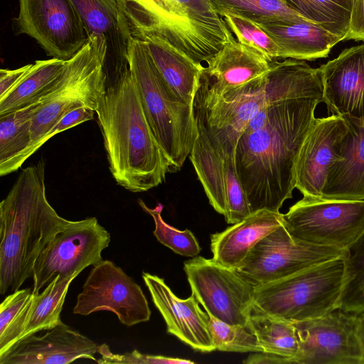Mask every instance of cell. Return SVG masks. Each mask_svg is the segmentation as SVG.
<instances>
[{
  "label": "cell",
  "instance_id": "6da1fadb",
  "mask_svg": "<svg viewBox=\"0 0 364 364\" xmlns=\"http://www.w3.org/2000/svg\"><path fill=\"white\" fill-rule=\"evenodd\" d=\"M321 99L287 97L269 102L239 138L235 162L251 213L279 212L296 188V166Z\"/></svg>",
  "mask_w": 364,
  "mask_h": 364
},
{
  "label": "cell",
  "instance_id": "7a4b0ae2",
  "mask_svg": "<svg viewBox=\"0 0 364 364\" xmlns=\"http://www.w3.org/2000/svg\"><path fill=\"white\" fill-rule=\"evenodd\" d=\"M287 97L323 101L319 68L304 60H274L264 75L228 91L216 93L199 82L193 107L198 129L225 159L235 161L237 141L250 121L269 102Z\"/></svg>",
  "mask_w": 364,
  "mask_h": 364
},
{
  "label": "cell",
  "instance_id": "3957f363",
  "mask_svg": "<svg viewBox=\"0 0 364 364\" xmlns=\"http://www.w3.org/2000/svg\"><path fill=\"white\" fill-rule=\"evenodd\" d=\"M95 113L117 183L133 193L162 183L169 164L148 122L129 68L107 80Z\"/></svg>",
  "mask_w": 364,
  "mask_h": 364
},
{
  "label": "cell",
  "instance_id": "277c9868",
  "mask_svg": "<svg viewBox=\"0 0 364 364\" xmlns=\"http://www.w3.org/2000/svg\"><path fill=\"white\" fill-rule=\"evenodd\" d=\"M71 223L47 199L43 161L23 168L0 203L1 294L19 289L32 278L40 254Z\"/></svg>",
  "mask_w": 364,
  "mask_h": 364
},
{
  "label": "cell",
  "instance_id": "5b68a950",
  "mask_svg": "<svg viewBox=\"0 0 364 364\" xmlns=\"http://www.w3.org/2000/svg\"><path fill=\"white\" fill-rule=\"evenodd\" d=\"M128 63L151 130L169 164L178 171L198 136L193 105L176 95L163 78L146 43L133 37Z\"/></svg>",
  "mask_w": 364,
  "mask_h": 364
},
{
  "label": "cell",
  "instance_id": "8992f818",
  "mask_svg": "<svg viewBox=\"0 0 364 364\" xmlns=\"http://www.w3.org/2000/svg\"><path fill=\"white\" fill-rule=\"evenodd\" d=\"M344 272L343 255L255 287L253 309L292 322L324 316L338 308Z\"/></svg>",
  "mask_w": 364,
  "mask_h": 364
},
{
  "label": "cell",
  "instance_id": "52a82bcc",
  "mask_svg": "<svg viewBox=\"0 0 364 364\" xmlns=\"http://www.w3.org/2000/svg\"><path fill=\"white\" fill-rule=\"evenodd\" d=\"M106 53L105 41L91 36L87 43L66 60L57 82L38 101L31 121L28 158L40 148L41 139L65 113L80 107L95 111L107 86Z\"/></svg>",
  "mask_w": 364,
  "mask_h": 364
},
{
  "label": "cell",
  "instance_id": "ba28073f",
  "mask_svg": "<svg viewBox=\"0 0 364 364\" xmlns=\"http://www.w3.org/2000/svg\"><path fill=\"white\" fill-rule=\"evenodd\" d=\"M289 233L318 246L346 250L364 232V200L303 198L282 214Z\"/></svg>",
  "mask_w": 364,
  "mask_h": 364
},
{
  "label": "cell",
  "instance_id": "9c48e42d",
  "mask_svg": "<svg viewBox=\"0 0 364 364\" xmlns=\"http://www.w3.org/2000/svg\"><path fill=\"white\" fill-rule=\"evenodd\" d=\"M184 272L192 293L208 315L229 324L249 323L255 287L235 269L196 256L184 262Z\"/></svg>",
  "mask_w": 364,
  "mask_h": 364
},
{
  "label": "cell",
  "instance_id": "30bf717a",
  "mask_svg": "<svg viewBox=\"0 0 364 364\" xmlns=\"http://www.w3.org/2000/svg\"><path fill=\"white\" fill-rule=\"evenodd\" d=\"M110 234L96 218L72 223L58 232L36 260L33 293L38 294L57 275L76 277L84 269L102 262Z\"/></svg>",
  "mask_w": 364,
  "mask_h": 364
},
{
  "label": "cell",
  "instance_id": "8fae6325",
  "mask_svg": "<svg viewBox=\"0 0 364 364\" xmlns=\"http://www.w3.org/2000/svg\"><path fill=\"white\" fill-rule=\"evenodd\" d=\"M344 252L345 250L297 240L282 224L257 242L235 269L257 287L343 256Z\"/></svg>",
  "mask_w": 364,
  "mask_h": 364
},
{
  "label": "cell",
  "instance_id": "7c38bea8",
  "mask_svg": "<svg viewBox=\"0 0 364 364\" xmlns=\"http://www.w3.org/2000/svg\"><path fill=\"white\" fill-rule=\"evenodd\" d=\"M13 28L33 38L48 55L64 60L90 38L72 0H19Z\"/></svg>",
  "mask_w": 364,
  "mask_h": 364
},
{
  "label": "cell",
  "instance_id": "4fadbf2b",
  "mask_svg": "<svg viewBox=\"0 0 364 364\" xmlns=\"http://www.w3.org/2000/svg\"><path fill=\"white\" fill-rule=\"evenodd\" d=\"M99 311L113 312L127 326L146 322L151 317L140 286L109 260L93 266L73 310L74 314L82 316Z\"/></svg>",
  "mask_w": 364,
  "mask_h": 364
},
{
  "label": "cell",
  "instance_id": "5bb4252c",
  "mask_svg": "<svg viewBox=\"0 0 364 364\" xmlns=\"http://www.w3.org/2000/svg\"><path fill=\"white\" fill-rule=\"evenodd\" d=\"M294 323L300 347L297 364H364L355 315L338 308Z\"/></svg>",
  "mask_w": 364,
  "mask_h": 364
},
{
  "label": "cell",
  "instance_id": "9a60e30c",
  "mask_svg": "<svg viewBox=\"0 0 364 364\" xmlns=\"http://www.w3.org/2000/svg\"><path fill=\"white\" fill-rule=\"evenodd\" d=\"M189 158L210 204L227 223L235 224L252 213L235 161L221 156L200 129Z\"/></svg>",
  "mask_w": 364,
  "mask_h": 364
},
{
  "label": "cell",
  "instance_id": "2e32d148",
  "mask_svg": "<svg viewBox=\"0 0 364 364\" xmlns=\"http://www.w3.org/2000/svg\"><path fill=\"white\" fill-rule=\"evenodd\" d=\"M350 130L340 116L315 118L301 147L296 166V188L303 196L321 198L328 173L341 159L339 149Z\"/></svg>",
  "mask_w": 364,
  "mask_h": 364
},
{
  "label": "cell",
  "instance_id": "e0dca14e",
  "mask_svg": "<svg viewBox=\"0 0 364 364\" xmlns=\"http://www.w3.org/2000/svg\"><path fill=\"white\" fill-rule=\"evenodd\" d=\"M318 68L329 112L364 127V43L344 49Z\"/></svg>",
  "mask_w": 364,
  "mask_h": 364
},
{
  "label": "cell",
  "instance_id": "ac0fdd59",
  "mask_svg": "<svg viewBox=\"0 0 364 364\" xmlns=\"http://www.w3.org/2000/svg\"><path fill=\"white\" fill-rule=\"evenodd\" d=\"M142 278L166 322L167 333L195 350L210 353L215 350L209 316L200 308V303L193 293L182 299L176 296L164 279L148 272H143Z\"/></svg>",
  "mask_w": 364,
  "mask_h": 364
},
{
  "label": "cell",
  "instance_id": "d6986e66",
  "mask_svg": "<svg viewBox=\"0 0 364 364\" xmlns=\"http://www.w3.org/2000/svg\"><path fill=\"white\" fill-rule=\"evenodd\" d=\"M99 345L63 322L43 335L28 336L0 357V364H67L78 359L97 362Z\"/></svg>",
  "mask_w": 364,
  "mask_h": 364
},
{
  "label": "cell",
  "instance_id": "ffe728a7",
  "mask_svg": "<svg viewBox=\"0 0 364 364\" xmlns=\"http://www.w3.org/2000/svg\"><path fill=\"white\" fill-rule=\"evenodd\" d=\"M90 36L107 45V80L129 70V48L133 38L129 23L117 0H72Z\"/></svg>",
  "mask_w": 364,
  "mask_h": 364
},
{
  "label": "cell",
  "instance_id": "44dd1931",
  "mask_svg": "<svg viewBox=\"0 0 364 364\" xmlns=\"http://www.w3.org/2000/svg\"><path fill=\"white\" fill-rule=\"evenodd\" d=\"M273 62L236 41L231 33L221 49L205 65L200 81L211 92H223L267 73Z\"/></svg>",
  "mask_w": 364,
  "mask_h": 364
},
{
  "label": "cell",
  "instance_id": "7402d4cb",
  "mask_svg": "<svg viewBox=\"0 0 364 364\" xmlns=\"http://www.w3.org/2000/svg\"><path fill=\"white\" fill-rule=\"evenodd\" d=\"M282 224L279 212L267 209L253 212L225 230L210 235L213 259L237 269L257 242Z\"/></svg>",
  "mask_w": 364,
  "mask_h": 364
},
{
  "label": "cell",
  "instance_id": "603a6c76",
  "mask_svg": "<svg viewBox=\"0 0 364 364\" xmlns=\"http://www.w3.org/2000/svg\"><path fill=\"white\" fill-rule=\"evenodd\" d=\"M257 24L276 43L282 59L314 60L326 58L332 48L342 41L310 21H279Z\"/></svg>",
  "mask_w": 364,
  "mask_h": 364
},
{
  "label": "cell",
  "instance_id": "cb8c5ba5",
  "mask_svg": "<svg viewBox=\"0 0 364 364\" xmlns=\"http://www.w3.org/2000/svg\"><path fill=\"white\" fill-rule=\"evenodd\" d=\"M339 152L341 159L331 167L321 198L364 200V127L350 124Z\"/></svg>",
  "mask_w": 364,
  "mask_h": 364
},
{
  "label": "cell",
  "instance_id": "d4e9b609",
  "mask_svg": "<svg viewBox=\"0 0 364 364\" xmlns=\"http://www.w3.org/2000/svg\"><path fill=\"white\" fill-rule=\"evenodd\" d=\"M133 37L146 43L155 65L174 93L193 105L205 65L156 35L139 33Z\"/></svg>",
  "mask_w": 364,
  "mask_h": 364
},
{
  "label": "cell",
  "instance_id": "484cf974",
  "mask_svg": "<svg viewBox=\"0 0 364 364\" xmlns=\"http://www.w3.org/2000/svg\"><path fill=\"white\" fill-rule=\"evenodd\" d=\"M38 102L0 117V176L17 171L28 159L31 145V121Z\"/></svg>",
  "mask_w": 364,
  "mask_h": 364
},
{
  "label": "cell",
  "instance_id": "4316f807",
  "mask_svg": "<svg viewBox=\"0 0 364 364\" xmlns=\"http://www.w3.org/2000/svg\"><path fill=\"white\" fill-rule=\"evenodd\" d=\"M65 63L66 60L55 58L36 60L21 82L0 99V117L37 102L53 87Z\"/></svg>",
  "mask_w": 364,
  "mask_h": 364
},
{
  "label": "cell",
  "instance_id": "83f0119b",
  "mask_svg": "<svg viewBox=\"0 0 364 364\" xmlns=\"http://www.w3.org/2000/svg\"><path fill=\"white\" fill-rule=\"evenodd\" d=\"M249 323L263 353L282 358L287 363H297L300 347L294 322L252 309Z\"/></svg>",
  "mask_w": 364,
  "mask_h": 364
},
{
  "label": "cell",
  "instance_id": "f1b7e54d",
  "mask_svg": "<svg viewBox=\"0 0 364 364\" xmlns=\"http://www.w3.org/2000/svg\"><path fill=\"white\" fill-rule=\"evenodd\" d=\"M75 278L58 274L46 286L44 290L34 294L21 341L62 323L60 313L69 287Z\"/></svg>",
  "mask_w": 364,
  "mask_h": 364
},
{
  "label": "cell",
  "instance_id": "f546056e",
  "mask_svg": "<svg viewBox=\"0 0 364 364\" xmlns=\"http://www.w3.org/2000/svg\"><path fill=\"white\" fill-rule=\"evenodd\" d=\"M223 17L230 14L251 20L257 23L279 21H310L285 0H210ZM311 22V21H310Z\"/></svg>",
  "mask_w": 364,
  "mask_h": 364
},
{
  "label": "cell",
  "instance_id": "4dcf8cb0",
  "mask_svg": "<svg viewBox=\"0 0 364 364\" xmlns=\"http://www.w3.org/2000/svg\"><path fill=\"white\" fill-rule=\"evenodd\" d=\"M311 22L344 41L349 27L353 0H285Z\"/></svg>",
  "mask_w": 364,
  "mask_h": 364
},
{
  "label": "cell",
  "instance_id": "1f68e13d",
  "mask_svg": "<svg viewBox=\"0 0 364 364\" xmlns=\"http://www.w3.org/2000/svg\"><path fill=\"white\" fill-rule=\"evenodd\" d=\"M345 272L338 308L358 315L364 312V232L345 250Z\"/></svg>",
  "mask_w": 364,
  "mask_h": 364
},
{
  "label": "cell",
  "instance_id": "d6a6232c",
  "mask_svg": "<svg viewBox=\"0 0 364 364\" xmlns=\"http://www.w3.org/2000/svg\"><path fill=\"white\" fill-rule=\"evenodd\" d=\"M34 296L30 288L8 295L0 305V357L21 338Z\"/></svg>",
  "mask_w": 364,
  "mask_h": 364
},
{
  "label": "cell",
  "instance_id": "836d02e7",
  "mask_svg": "<svg viewBox=\"0 0 364 364\" xmlns=\"http://www.w3.org/2000/svg\"><path fill=\"white\" fill-rule=\"evenodd\" d=\"M208 316L215 350L236 353H263L249 323L246 325L229 324Z\"/></svg>",
  "mask_w": 364,
  "mask_h": 364
},
{
  "label": "cell",
  "instance_id": "e575fe53",
  "mask_svg": "<svg viewBox=\"0 0 364 364\" xmlns=\"http://www.w3.org/2000/svg\"><path fill=\"white\" fill-rule=\"evenodd\" d=\"M140 207L151 216L155 224L153 232L157 240L181 256L194 257L200 252L199 243L193 232L189 230H179L166 223L161 216L164 206L161 203L151 208L141 200H138Z\"/></svg>",
  "mask_w": 364,
  "mask_h": 364
},
{
  "label": "cell",
  "instance_id": "d590c367",
  "mask_svg": "<svg viewBox=\"0 0 364 364\" xmlns=\"http://www.w3.org/2000/svg\"><path fill=\"white\" fill-rule=\"evenodd\" d=\"M223 17L239 42L257 50L272 61L279 59L277 45L257 23L230 14Z\"/></svg>",
  "mask_w": 364,
  "mask_h": 364
},
{
  "label": "cell",
  "instance_id": "8d00e7d4",
  "mask_svg": "<svg viewBox=\"0 0 364 364\" xmlns=\"http://www.w3.org/2000/svg\"><path fill=\"white\" fill-rule=\"evenodd\" d=\"M97 353L100 358L98 363H125V364H191L194 362L178 358L166 357L144 354L134 350L124 354L112 353L107 344L99 346Z\"/></svg>",
  "mask_w": 364,
  "mask_h": 364
},
{
  "label": "cell",
  "instance_id": "74e56055",
  "mask_svg": "<svg viewBox=\"0 0 364 364\" xmlns=\"http://www.w3.org/2000/svg\"><path fill=\"white\" fill-rule=\"evenodd\" d=\"M95 111L86 107H80L73 109L65 113L41 139L39 147L41 148L47 141L54 135L66 129L73 128L80 124L93 119Z\"/></svg>",
  "mask_w": 364,
  "mask_h": 364
},
{
  "label": "cell",
  "instance_id": "f35d334b",
  "mask_svg": "<svg viewBox=\"0 0 364 364\" xmlns=\"http://www.w3.org/2000/svg\"><path fill=\"white\" fill-rule=\"evenodd\" d=\"M364 41V0H353L348 31L344 41Z\"/></svg>",
  "mask_w": 364,
  "mask_h": 364
},
{
  "label": "cell",
  "instance_id": "ab89813d",
  "mask_svg": "<svg viewBox=\"0 0 364 364\" xmlns=\"http://www.w3.org/2000/svg\"><path fill=\"white\" fill-rule=\"evenodd\" d=\"M33 63L16 69L0 70V99L18 85L32 68Z\"/></svg>",
  "mask_w": 364,
  "mask_h": 364
},
{
  "label": "cell",
  "instance_id": "60d3db41",
  "mask_svg": "<svg viewBox=\"0 0 364 364\" xmlns=\"http://www.w3.org/2000/svg\"><path fill=\"white\" fill-rule=\"evenodd\" d=\"M243 363L247 364L287 363V361L282 358L265 353H255L251 354Z\"/></svg>",
  "mask_w": 364,
  "mask_h": 364
},
{
  "label": "cell",
  "instance_id": "b9f144b4",
  "mask_svg": "<svg viewBox=\"0 0 364 364\" xmlns=\"http://www.w3.org/2000/svg\"><path fill=\"white\" fill-rule=\"evenodd\" d=\"M355 316L357 321V333L364 353V312Z\"/></svg>",
  "mask_w": 364,
  "mask_h": 364
}]
</instances>
